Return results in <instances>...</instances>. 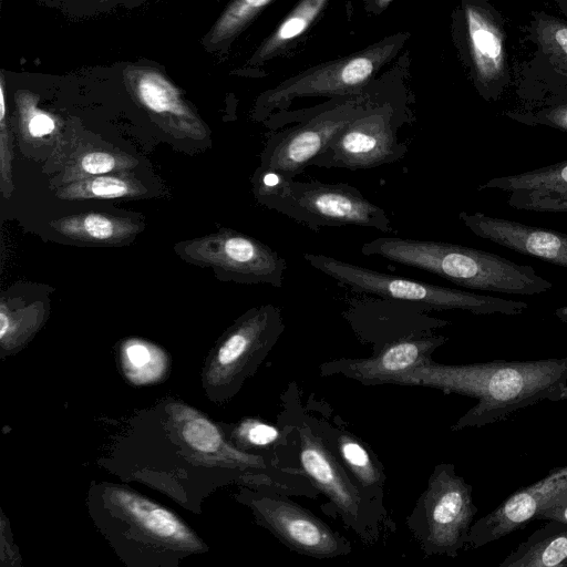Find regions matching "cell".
<instances>
[{"label": "cell", "instance_id": "6da1fadb", "mask_svg": "<svg viewBox=\"0 0 567 567\" xmlns=\"http://www.w3.org/2000/svg\"><path fill=\"white\" fill-rule=\"evenodd\" d=\"M390 383L430 386L476 399L477 403L451 426L460 431L499 422L542 401L567 400V358L458 365L431 360Z\"/></svg>", "mask_w": 567, "mask_h": 567}, {"label": "cell", "instance_id": "7a4b0ae2", "mask_svg": "<svg viewBox=\"0 0 567 567\" xmlns=\"http://www.w3.org/2000/svg\"><path fill=\"white\" fill-rule=\"evenodd\" d=\"M361 252L434 274L467 289L534 296L553 288L528 265L458 244L378 237L363 244Z\"/></svg>", "mask_w": 567, "mask_h": 567}, {"label": "cell", "instance_id": "3957f363", "mask_svg": "<svg viewBox=\"0 0 567 567\" xmlns=\"http://www.w3.org/2000/svg\"><path fill=\"white\" fill-rule=\"evenodd\" d=\"M383 97L377 91L367 90L333 97L310 110L275 114L269 124L272 130L295 121L297 124L268 138L260 155V168L276 173L286 183L293 181L354 118Z\"/></svg>", "mask_w": 567, "mask_h": 567}, {"label": "cell", "instance_id": "277c9868", "mask_svg": "<svg viewBox=\"0 0 567 567\" xmlns=\"http://www.w3.org/2000/svg\"><path fill=\"white\" fill-rule=\"evenodd\" d=\"M303 258L317 270L361 295L408 301L431 310H464L481 316H517L528 309V303L523 301L416 281L323 254L306 252Z\"/></svg>", "mask_w": 567, "mask_h": 567}, {"label": "cell", "instance_id": "5b68a950", "mask_svg": "<svg viewBox=\"0 0 567 567\" xmlns=\"http://www.w3.org/2000/svg\"><path fill=\"white\" fill-rule=\"evenodd\" d=\"M257 200L311 230L322 227L361 226L392 231L386 212L347 183L291 181L256 196Z\"/></svg>", "mask_w": 567, "mask_h": 567}, {"label": "cell", "instance_id": "8992f818", "mask_svg": "<svg viewBox=\"0 0 567 567\" xmlns=\"http://www.w3.org/2000/svg\"><path fill=\"white\" fill-rule=\"evenodd\" d=\"M472 491L453 464L441 463L434 467L406 520L425 555L456 557L468 544L478 511Z\"/></svg>", "mask_w": 567, "mask_h": 567}, {"label": "cell", "instance_id": "52a82bcc", "mask_svg": "<svg viewBox=\"0 0 567 567\" xmlns=\"http://www.w3.org/2000/svg\"><path fill=\"white\" fill-rule=\"evenodd\" d=\"M411 122L403 103L383 97L354 118L310 165L357 171L395 163L408 151L399 141V130Z\"/></svg>", "mask_w": 567, "mask_h": 567}, {"label": "cell", "instance_id": "ba28073f", "mask_svg": "<svg viewBox=\"0 0 567 567\" xmlns=\"http://www.w3.org/2000/svg\"><path fill=\"white\" fill-rule=\"evenodd\" d=\"M403 34L385 39L353 55L321 64L295 78L286 80L265 93L258 104L261 120L270 112L284 111L297 97H339L367 91L373 74L389 61L403 43Z\"/></svg>", "mask_w": 567, "mask_h": 567}, {"label": "cell", "instance_id": "9c48e42d", "mask_svg": "<svg viewBox=\"0 0 567 567\" xmlns=\"http://www.w3.org/2000/svg\"><path fill=\"white\" fill-rule=\"evenodd\" d=\"M300 468L312 486L337 507L344 524L364 540L372 536L369 499L337 457L326 439L307 420L296 425Z\"/></svg>", "mask_w": 567, "mask_h": 567}, {"label": "cell", "instance_id": "30bf717a", "mask_svg": "<svg viewBox=\"0 0 567 567\" xmlns=\"http://www.w3.org/2000/svg\"><path fill=\"white\" fill-rule=\"evenodd\" d=\"M187 255L213 266L227 280L282 287L287 261L276 250L254 237L225 229L187 243Z\"/></svg>", "mask_w": 567, "mask_h": 567}, {"label": "cell", "instance_id": "8fae6325", "mask_svg": "<svg viewBox=\"0 0 567 567\" xmlns=\"http://www.w3.org/2000/svg\"><path fill=\"white\" fill-rule=\"evenodd\" d=\"M260 524L289 549L313 558H336L351 551L349 540L308 509L282 495L254 497Z\"/></svg>", "mask_w": 567, "mask_h": 567}, {"label": "cell", "instance_id": "7c38bea8", "mask_svg": "<svg viewBox=\"0 0 567 567\" xmlns=\"http://www.w3.org/2000/svg\"><path fill=\"white\" fill-rule=\"evenodd\" d=\"M285 330L279 307L264 305L248 310L219 347L216 363L228 383H239L262 362Z\"/></svg>", "mask_w": 567, "mask_h": 567}, {"label": "cell", "instance_id": "4fadbf2b", "mask_svg": "<svg viewBox=\"0 0 567 567\" xmlns=\"http://www.w3.org/2000/svg\"><path fill=\"white\" fill-rule=\"evenodd\" d=\"M567 496V465L553 468L539 481L516 489L495 509L474 522L468 545L478 548L524 528L537 514Z\"/></svg>", "mask_w": 567, "mask_h": 567}, {"label": "cell", "instance_id": "5bb4252c", "mask_svg": "<svg viewBox=\"0 0 567 567\" xmlns=\"http://www.w3.org/2000/svg\"><path fill=\"white\" fill-rule=\"evenodd\" d=\"M449 338L406 334L388 343L368 359H341L320 365L323 375L342 374L363 384L390 383L391 380L432 360V353Z\"/></svg>", "mask_w": 567, "mask_h": 567}, {"label": "cell", "instance_id": "9a60e30c", "mask_svg": "<svg viewBox=\"0 0 567 567\" xmlns=\"http://www.w3.org/2000/svg\"><path fill=\"white\" fill-rule=\"evenodd\" d=\"M460 220L477 237L522 255L567 268V234L481 212L458 214Z\"/></svg>", "mask_w": 567, "mask_h": 567}, {"label": "cell", "instance_id": "2e32d148", "mask_svg": "<svg viewBox=\"0 0 567 567\" xmlns=\"http://www.w3.org/2000/svg\"><path fill=\"white\" fill-rule=\"evenodd\" d=\"M124 79L134 96L152 113L176 120L181 125L196 127L200 124L178 87L159 70L131 65L124 71Z\"/></svg>", "mask_w": 567, "mask_h": 567}, {"label": "cell", "instance_id": "e0dca14e", "mask_svg": "<svg viewBox=\"0 0 567 567\" xmlns=\"http://www.w3.org/2000/svg\"><path fill=\"white\" fill-rule=\"evenodd\" d=\"M326 439L353 482L369 499L382 498L385 475L381 463L369 447L351 433L322 425Z\"/></svg>", "mask_w": 567, "mask_h": 567}, {"label": "cell", "instance_id": "ac0fdd59", "mask_svg": "<svg viewBox=\"0 0 567 567\" xmlns=\"http://www.w3.org/2000/svg\"><path fill=\"white\" fill-rule=\"evenodd\" d=\"M499 567H567V525L548 519L512 550Z\"/></svg>", "mask_w": 567, "mask_h": 567}, {"label": "cell", "instance_id": "d6986e66", "mask_svg": "<svg viewBox=\"0 0 567 567\" xmlns=\"http://www.w3.org/2000/svg\"><path fill=\"white\" fill-rule=\"evenodd\" d=\"M59 234L90 244H117L134 236L140 226L133 220L101 213L63 217L51 223Z\"/></svg>", "mask_w": 567, "mask_h": 567}, {"label": "cell", "instance_id": "ffe728a7", "mask_svg": "<svg viewBox=\"0 0 567 567\" xmlns=\"http://www.w3.org/2000/svg\"><path fill=\"white\" fill-rule=\"evenodd\" d=\"M113 498L127 516L152 535L163 540L194 546L189 530L164 507L127 491H115Z\"/></svg>", "mask_w": 567, "mask_h": 567}, {"label": "cell", "instance_id": "44dd1931", "mask_svg": "<svg viewBox=\"0 0 567 567\" xmlns=\"http://www.w3.org/2000/svg\"><path fill=\"white\" fill-rule=\"evenodd\" d=\"M328 0H301L271 35L260 45L250 64L262 63L300 37L321 12Z\"/></svg>", "mask_w": 567, "mask_h": 567}, {"label": "cell", "instance_id": "7402d4cb", "mask_svg": "<svg viewBox=\"0 0 567 567\" xmlns=\"http://www.w3.org/2000/svg\"><path fill=\"white\" fill-rule=\"evenodd\" d=\"M477 189H501L508 193L565 190L567 189V159L524 173L494 177L481 184Z\"/></svg>", "mask_w": 567, "mask_h": 567}, {"label": "cell", "instance_id": "603a6c76", "mask_svg": "<svg viewBox=\"0 0 567 567\" xmlns=\"http://www.w3.org/2000/svg\"><path fill=\"white\" fill-rule=\"evenodd\" d=\"M272 0H233L219 16L206 38L216 47L234 39Z\"/></svg>", "mask_w": 567, "mask_h": 567}, {"label": "cell", "instance_id": "cb8c5ba5", "mask_svg": "<svg viewBox=\"0 0 567 567\" xmlns=\"http://www.w3.org/2000/svg\"><path fill=\"white\" fill-rule=\"evenodd\" d=\"M141 186L115 176H99L80 181L62 188L58 196L63 199L120 198L136 195Z\"/></svg>", "mask_w": 567, "mask_h": 567}, {"label": "cell", "instance_id": "d4e9b609", "mask_svg": "<svg viewBox=\"0 0 567 567\" xmlns=\"http://www.w3.org/2000/svg\"><path fill=\"white\" fill-rule=\"evenodd\" d=\"M468 30L477 64L486 70L499 59L502 43L488 24L473 10H467Z\"/></svg>", "mask_w": 567, "mask_h": 567}, {"label": "cell", "instance_id": "484cf974", "mask_svg": "<svg viewBox=\"0 0 567 567\" xmlns=\"http://www.w3.org/2000/svg\"><path fill=\"white\" fill-rule=\"evenodd\" d=\"M507 204L516 209L538 213H567V189L556 192L514 190Z\"/></svg>", "mask_w": 567, "mask_h": 567}, {"label": "cell", "instance_id": "4316f807", "mask_svg": "<svg viewBox=\"0 0 567 567\" xmlns=\"http://www.w3.org/2000/svg\"><path fill=\"white\" fill-rule=\"evenodd\" d=\"M182 434L190 446L200 452L213 453L223 445V439L216 425L200 416L185 422Z\"/></svg>", "mask_w": 567, "mask_h": 567}, {"label": "cell", "instance_id": "83f0119b", "mask_svg": "<svg viewBox=\"0 0 567 567\" xmlns=\"http://www.w3.org/2000/svg\"><path fill=\"white\" fill-rule=\"evenodd\" d=\"M32 100L33 96L28 92L20 93V109L22 116L25 120V126L29 135L32 137H41L51 134L55 128L53 117L37 109V106L31 103Z\"/></svg>", "mask_w": 567, "mask_h": 567}, {"label": "cell", "instance_id": "f1b7e54d", "mask_svg": "<svg viewBox=\"0 0 567 567\" xmlns=\"http://www.w3.org/2000/svg\"><path fill=\"white\" fill-rule=\"evenodd\" d=\"M239 434L248 444L260 447L279 445L286 436L278 427L257 420L245 421Z\"/></svg>", "mask_w": 567, "mask_h": 567}, {"label": "cell", "instance_id": "f546056e", "mask_svg": "<svg viewBox=\"0 0 567 567\" xmlns=\"http://www.w3.org/2000/svg\"><path fill=\"white\" fill-rule=\"evenodd\" d=\"M4 79L1 74L0 82V156H1V179L2 189L6 188V183L11 192V151L9 142V132L7 131L6 122V99H4Z\"/></svg>", "mask_w": 567, "mask_h": 567}, {"label": "cell", "instance_id": "4dcf8cb0", "mask_svg": "<svg viewBox=\"0 0 567 567\" xmlns=\"http://www.w3.org/2000/svg\"><path fill=\"white\" fill-rule=\"evenodd\" d=\"M116 158L105 152H92L85 154L80 162L82 169L91 175L109 173L116 167Z\"/></svg>", "mask_w": 567, "mask_h": 567}, {"label": "cell", "instance_id": "1f68e13d", "mask_svg": "<svg viewBox=\"0 0 567 567\" xmlns=\"http://www.w3.org/2000/svg\"><path fill=\"white\" fill-rule=\"evenodd\" d=\"M529 124H546L567 132V106H559L525 121Z\"/></svg>", "mask_w": 567, "mask_h": 567}, {"label": "cell", "instance_id": "d6a6232c", "mask_svg": "<svg viewBox=\"0 0 567 567\" xmlns=\"http://www.w3.org/2000/svg\"><path fill=\"white\" fill-rule=\"evenodd\" d=\"M128 363L138 370L146 367L151 359L152 352L150 347L140 341H133L125 349Z\"/></svg>", "mask_w": 567, "mask_h": 567}, {"label": "cell", "instance_id": "836d02e7", "mask_svg": "<svg viewBox=\"0 0 567 567\" xmlns=\"http://www.w3.org/2000/svg\"><path fill=\"white\" fill-rule=\"evenodd\" d=\"M535 519L539 520H558L567 525V496L554 502L546 508H543Z\"/></svg>", "mask_w": 567, "mask_h": 567}, {"label": "cell", "instance_id": "e575fe53", "mask_svg": "<svg viewBox=\"0 0 567 567\" xmlns=\"http://www.w3.org/2000/svg\"><path fill=\"white\" fill-rule=\"evenodd\" d=\"M555 38L560 48L567 53V28L557 30Z\"/></svg>", "mask_w": 567, "mask_h": 567}, {"label": "cell", "instance_id": "d590c367", "mask_svg": "<svg viewBox=\"0 0 567 567\" xmlns=\"http://www.w3.org/2000/svg\"><path fill=\"white\" fill-rule=\"evenodd\" d=\"M554 315L563 322H567V305L555 310Z\"/></svg>", "mask_w": 567, "mask_h": 567}, {"label": "cell", "instance_id": "8d00e7d4", "mask_svg": "<svg viewBox=\"0 0 567 567\" xmlns=\"http://www.w3.org/2000/svg\"><path fill=\"white\" fill-rule=\"evenodd\" d=\"M378 1H379V3H380L381 6H384V4H386V3H388L389 1H391V0H378Z\"/></svg>", "mask_w": 567, "mask_h": 567}, {"label": "cell", "instance_id": "74e56055", "mask_svg": "<svg viewBox=\"0 0 567 567\" xmlns=\"http://www.w3.org/2000/svg\"><path fill=\"white\" fill-rule=\"evenodd\" d=\"M131 1H133V0H131Z\"/></svg>", "mask_w": 567, "mask_h": 567}]
</instances>
